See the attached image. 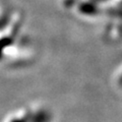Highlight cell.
I'll use <instances>...</instances> for the list:
<instances>
[{"label": "cell", "instance_id": "cell-1", "mask_svg": "<svg viewBox=\"0 0 122 122\" xmlns=\"http://www.w3.org/2000/svg\"><path fill=\"white\" fill-rule=\"evenodd\" d=\"M12 122H24L22 120H18V119H15V120H13Z\"/></svg>", "mask_w": 122, "mask_h": 122}]
</instances>
